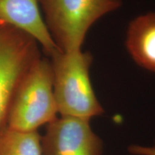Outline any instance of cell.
Listing matches in <instances>:
<instances>
[{"instance_id": "cell-1", "label": "cell", "mask_w": 155, "mask_h": 155, "mask_svg": "<svg viewBox=\"0 0 155 155\" xmlns=\"http://www.w3.org/2000/svg\"><path fill=\"white\" fill-rule=\"evenodd\" d=\"M50 58L54 96L61 116L90 120L104 114L91 81L92 54L82 50L58 51Z\"/></svg>"}, {"instance_id": "cell-2", "label": "cell", "mask_w": 155, "mask_h": 155, "mask_svg": "<svg viewBox=\"0 0 155 155\" xmlns=\"http://www.w3.org/2000/svg\"><path fill=\"white\" fill-rule=\"evenodd\" d=\"M53 41L65 53L82 50L90 28L117 10L121 0H38Z\"/></svg>"}, {"instance_id": "cell-3", "label": "cell", "mask_w": 155, "mask_h": 155, "mask_svg": "<svg viewBox=\"0 0 155 155\" xmlns=\"http://www.w3.org/2000/svg\"><path fill=\"white\" fill-rule=\"evenodd\" d=\"M50 61L41 58L25 76L9 108L7 127L20 131H34L57 118Z\"/></svg>"}, {"instance_id": "cell-4", "label": "cell", "mask_w": 155, "mask_h": 155, "mask_svg": "<svg viewBox=\"0 0 155 155\" xmlns=\"http://www.w3.org/2000/svg\"><path fill=\"white\" fill-rule=\"evenodd\" d=\"M39 45L29 34L0 20V131L7 127L17 88L42 58Z\"/></svg>"}, {"instance_id": "cell-5", "label": "cell", "mask_w": 155, "mask_h": 155, "mask_svg": "<svg viewBox=\"0 0 155 155\" xmlns=\"http://www.w3.org/2000/svg\"><path fill=\"white\" fill-rule=\"evenodd\" d=\"M43 155H101L103 142L90 120L61 116L47 124L41 137Z\"/></svg>"}, {"instance_id": "cell-6", "label": "cell", "mask_w": 155, "mask_h": 155, "mask_svg": "<svg viewBox=\"0 0 155 155\" xmlns=\"http://www.w3.org/2000/svg\"><path fill=\"white\" fill-rule=\"evenodd\" d=\"M0 20L32 36L50 57L61 51L48 30L38 0H0Z\"/></svg>"}, {"instance_id": "cell-7", "label": "cell", "mask_w": 155, "mask_h": 155, "mask_svg": "<svg viewBox=\"0 0 155 155\" xmlns=\"http://www.w3.org/2000/svg\"><path fill=\"white\" fill-rule=\"evenodd\" d=\"M125 45L139 67L155 73V12L139 15L129 22Z\"/></svg>"}, {"instance_id": "cell-8", "label": "cell", "mask_w": 155, "mask_h": 155, "mask_svg": "<svg viewBox=\"0 0 155 155\" xmlns=\"http://www.w3.org/2000/svg\"><path fill=\"white\" fill-rule=\"evenodd\" d=\"M0 155H43L38 131H20L5 127L0 131Z\"/></svg>"}, {"instance_id": "cell-9", "label": "cell", "mask_w": 155, "mask_h": 155, "mask_svg": "<svg viewBox=\"0 0 155 155\" xmlns=\"http://www.w3.org/2000/svg\"><path fill=\"white\" fill-rule=\"evenodd\" d=\"M128 150L134 155H155V146L148 147L133 144L128 148Z\"/></svg>"}]
</instances>
